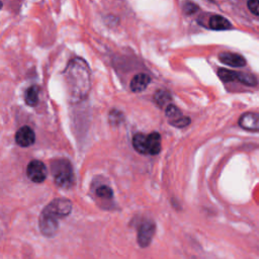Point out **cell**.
Here are the masks:
<instances>
[{
  "instance_id": "cell-14",
  "label": "cell",
  "mask_w": 259,
  "mask_h": 259,
  "mask_svg": "<svg viewBox=\"0 0 259 259\" xmlns=\"http://www.w3.org/2000/svg\"><path fill=\"white\" fill-rule=\"evenodd\" d=\"M133 146L137 152L143 155L148 154V136L143 133H138L133 138Z\"/></svg>"
},
{
  "instance_id": "cell-6",
  "label": "cell",
  "mask_w": 259,
  "mask_h": 259,
  "mask_svg": "<svg viewBox=\"0 0 259 259\" xmlns=\"http://www.w3.org/2000/svg\"><path fill=\"white\" fill-rule=\"evenodd\" d=\"M38 226L41 234L46 237H53L56 235L58 228H59V223L58 219L55 217L41 211L39 215V221H38Z\"/></svg>"
},
{
  "instance_id": "cell-10",
  "label": "cell",
  "mask_w": 259,
  "mask_h": 259,
  "mask_svg": "<svg viewBox=\"0 0 259 259\" xmlns=\"http://www.w3.org/2000/svg\"><path fill=\"white\" fill-rule=\"evenodd\" d=\"M238 123L246 131L259 132V113L246 112L240 116Z\"/></svg>"
},
{
  "instance_id": "cell-17",
  "label": "cell",
  "mask_w": 259,
  "mask_h": 259,
  "mask_svg": "<svg viewBox=\"0 0 259 259\" xmlns=\"http://www.w3.org/2000/svg\"><path fill=\"white\" fill-rule=\"evenodd\" d=\"M170 99H171L170 94L167 91H164V90H158L154 95V100L160 106L165 105Z\"/></svg>"
},
{
  "instance_id": "cell-2",
  "label": "cell",
  "mask_w": 259,
  "mask_h": 259,
  "mask_svg": "<svg viewBox=\"0 0 259 259\" xmlns=\"http://www.w3.org/2000/svg\"><path fill=\"white\" fill-rule=\"evenodd\" d=\"M51 173L56 185L61 188H71L75 182L74 171L69 160L59 158L51 163Z\"/></svg>"
},
{
  "instance_id": "cell-1",
  "label": "cell",
  "mask_w": 259,
  "mask_h": 259,
  "mask_svg": "<svg viewBox=\"0 0 259 259\" xmlns=\"http://www.w3.org/2000/svg\"><path fill=\"white\" fill-rule=\"evenodd\" d=\"M66 81L73 101L85 98L90 90V75L87 64L79 58L73 59L66 69Z\"/></svg>"
},
{
  "instance_id": "cell-18",
  "label": "cell",
  "mask_w": 259,
  "mask_h": 259,
  "mask_svg": "<svg viewBox=\"0 0 259 259\" xmlns=\"http://www.w3.org/2000/svg\"><path fill=\"white\" fill-rule=\"evenodd\" d=\"M96 195L100 198H104V199H109L112 198L113 196V191L109 186L106 185H101L96 189Z\"/></svg>"
},
{
  "instance_id": "cell-19",
  "label": "cell",
  "mask_w": 259,
  "mask_h": 259,
  "mask_svg": "<svg viewBox=\"0 0 259 259\" xmlns=\"http://www.w3.org/2000/svg\"><path fill=\"white\" fill-rule=\"evenodd\" d=\"M247 6L253 14L259 16V0H250V1H248Z\"/></svg>"
},
{
  "instance_id": "cell-13",
  "label": "cell",
  "mask_w": 259,
  "mask_h": 259,
  "mask_svg": "<svg viewBox=\"0 0 259 259\" xmlns=\"http://www.w3.org/2000/svg\"><path fill=\"white\" fill-rule=\"evenodd\" d=\"M208 26L214 30H225L231 28V22L222 15H212L208 19Z\"/></svg>"
},
{
  "instance_id": "cell-15",
  "label": "cell",
  "mask_w": 259,
  "mask_h": 259,
  "mask_svg": "<svg viewBox=\"0 0 259 259\" xmlns=\"http://www.w3.org/2000/svg\"><path fill=\"white\" fill-rule=\"evenodd\" d=\"M161 151V136L154 132L148 135V154L157 155Z\"/></svg>"
},
{
  "instance_id": "cell-4",
  "label": "cell",
  "mask_w": 259,
  "mask_h": 259,
  "mask_svg": "<svg viewBox=\"0 0 259 259\" xmlns=\"http://www.w3.org/2000/svg\"><path fill=\"white\" fill-rule=\"evenodd\" d=\"M72 210V203L67 198H56L52 200L42 211L55 217L56 219H61L67 217Z\"/></svg>"
},
{
  "instance_id": "cell-5",
  "label": "cell",
  "mask_w": 259,
  "mask_h": 259,
  "mask_svg": "<svg viewBox=\"0 0 259 259\" xmlns=\"http://www.w3.org/2000/svg\"><path fill=\"white\" fill-rule=\"evenodd\" d=\"M27 177L35 183H40L46 180L48 176V169L44 162L39 160H32L26 168Z\"/></svg>"
},
{
  "instance_id": "cell-12",
  "label": "cell",
  "mask_w": 259,
  "mask_h": 259,
  "mask_svg": "<svg viewBox=\"0 0 259 259\" xmlns=\"http://www.w3.org/2000/svg\"><path fill=\"white\" fill-rule=\"evenodd\" d=\"M150 77L147 74L141 73V74H137L136 76H134V78L131 81V89L134 92H141L144 91L148 85L150 84Z\"/></svg>"
},
{
  "instance_id": "cell-8",
  "label": "cell",
  "mask_w": 259,
  "mask_h": 259,
  "mask_svg": "<svg viewBox=\"0 0 259 259\" xmlns=\"http://www.w3.org/2000/svg\"><path fill=\"white\" fill-rule=\"evenodd\" d=\"M155 230H156V226L153 222L151 221H146L144 222L138 231V243L142 248H146L148 247L151 242L152 239L154 237L155 234Z\"/></svg>"
},
{
  "instance_id": "cell-3",
  "label": "cell",
  "mask_w": 259,
  "mask_h": 259,
  "mask_svg": "<svg viewBox=\"0 0 259 259\" xmlns=\"http://www.w3.org/2000/svg\"><path fill=\"white\" fill-rule=\"evenodd\" d=\"M218 76L224 82H240L246 86H255L257 85V79L255 76L249 73L236 72L228 69L220 68L218 70Z\"/></svg>"
},
{
  "instance_id": "cell-16",
  "label": "cell",
  "mask_w": 259,
  "mask_h": 259,
  "mask_svg": "<svg viewBox=\"0 0 259 259\" xmlns=\"http://www.w3.org/2000/svg\"><path fill=\"white\" fill-rule=\"evenodd\" d=\"M38 93H39V88L36 85L30 86L24 94V99L27 105L29 106H35L38 102Z\"/></svg>"
},
{
  "instance_id": "cell-9",
  "label": "cell",
  "mask_w": 259,
  "mask_h": 259,
  "mask_svg": "<svg viewBox=\"0 0 259 259\" xmlns=\"http://www.w3.org/2000/svg\"><path fill=\"white\" fill-rule=\"evenodd\" d=\"M35 141L34 132L28 125L21 126L15 134V142L20 147H29Z\"/></svg>"
},
{
  "instance_id": "cell-20",
  "label": "cell",
  "mask_w": 259,
  "mask_h": 259,
  "mask_svg": "<svg viewBox=\"0 0 259 259\" xmlns=\"http://www.w3.org/2000/svg\"><path fill=\"white\" fill-rule=\"evenodd\" d=\"M197 6L194 4V3H191V2H189V3H186L185 5H184V11L187 13V14H192V13H194L196 10H197Z\"/></svg>"
},
{
  "instance_id": "cell-7",
  "label": "cell",
  "mask_w": 259,
  "mask_h": 259,
  "mask_svg": "<svg viewBox=\"0 0 259 259\" xmlns=\"http://www.w3.org/2000/svg\"><path fill=\"white\" fill-rule=\"evenodd\" d=\"M165 113L169 123L175 127H185L190 123V118L188 116H184L181 110L173 104L167 105Z\"/></svg>"
},
{
  "instance_id": "cell-11",
  "label": "cell",
  "mask_w": 259,
  "mask_h": 259,
  "mask_svg": "<svg viewBox=\"0 0 259 259\" xmlns=\"http://www.w3.org/2000/svg\"><path fill=\"white\" fill-rule=\"evenodd\" d=\"M219 59L223 64L231 67H244L246 65V60L241 55L235 53L223 52L219 55Z\"/></svg>"
}]
</instances>
